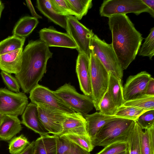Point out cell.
I'll use <instances>...</instances> for the list:
<instances>
[{"label":"cell","mask_w":154,"mask_h":154,"mask_svg":"<svg viewBox=\"0 0 154 154\" xmlns=\"http://www.w3.org/2000/svg\"><path fill=\"white\" fill-rule=\"evenodd\" d=\"M26 38L14 35L8 37L0 42V55L23 48Z\"/></svg>","instance_id":"obj_28"},{"label":"cell","mask_w":154,"mask_h":154,"mask_svg":"<svg viewBox=\"0 0 154 154\" xmlns=\"http://www.w3.org/2000/svg\"><path fill=\"white\" fill-rule=\"evenodd\" d=\"M34 141H33L22 151L18 154H33Z\"/></svg>","instance_id":"obj_42"},{"label":"cell","mask_w":154,"mask_h":154,"mask_svg":"<svg viewBox=\"0 0 154 154\" xmlns=\"http://www.w3.org/2000/svg\"><path fill=\"white\" fill-rule=\"evenodd\" d=\"M113 49L123 70L135 59L143 38L126 14L108 17Z\"/></svg>","instance_id":"obj_1"},{"label":"cell","mask_w":154,"mask_h":154,"mask_svg":"<svg viewBox=\"0 0 154 154\" xmlns=\"http://www.w3.org/2000/svg\"><path fill=\"white\" fill-rule=\"evenodd\" d=\"M144 94L154 96V79L151 77L146 87Z\"/></svg>","instance_id":"obj_39"},{"label":"cell","mask_w":154,"mask_h":154,"mask_svg":"<svg viewBox=\"0 0 154 154\" xmlns=\"http://www.w3.org/2000/svg\"><path fill=\"white\" fill-rule=\"evenodd\" d=\"M62 135L69 141L89 152L92 151L94 147L92 144L91 137L88 135L68 134Z\"/></svg>","instance_id":"obj_30"},{"label":"cell","mask_w":154,"mask_h":154,"mask_svg":"<svg viewBox=\"0 0 154 154\" xmlns=\"http://www.w3.org/2000/svg\"><path fill=\"white\" fill-rule=\"evenodd\" d=\"M138 55L143 57H148L152 60L154 55V27L152 28L150 32L145 39L139 50Z\"/></svg>","instance_id":"obj_33"},{"label":"cell","mask_w":154,"mask_h":154,"mask_svg":"<svg viewBox=\"0 0 154 154\" xmlns=\"http://www.w3.org/2000/svg\"><path fill=\"white\" fill-rule=\"evenodd\" d=\"M54 92L69 108L83 116L94 107L91 97L79 94L74 87L69 83H65Z\"/></svg>","instance_id":"obj_6"},{"label":"cell","mask_w":154,"mask_h":154,"mask_svg":"<svg viewBox=\"0 0 154 154\" xmlns=\"http://www.w3.org/2000/svg\"><path fill=\"white\" fill-rule=\"evenodd\" d=\"M108 72L109 79L108 90L116 106L118 108L122 106L125 101L123 97L121 79L110 72Z\"/></svg>","instance_id":"obj_23"},{"label":"cell","mask_w":154,"mask_h":154,"mask_svg":"<svg viewBox=\"0 0 154 154\" xmlns=\"http://www.w3.org/2000/svg\"><path fill=\"white\" fill-rule=\"evenodd\" d=\"M102 17L108 18L114 15L133 13L136 15L147 12L150 14L149 8L141 0H105L99 9Z\"/></svg>","instance_id":"obj_7"},{"label":"cell","mask_w":154,"mask_h":154,"mask_svg":"<svg viewBox=\"0 0 154 154\" xmlns=\"http://www.w3.org/2000/svg\"><path fill=\"white\" fill-rule=\"evenodd\" d=\"M36 7L44 16L55 24L66 29V17L57 14L53 8L50 0H37Z\"/></svg>","instance_id":"obj_20"},{"label":"cell","mask_w":154,"mask_h":154,"mask_svg":"<svg viewBox=\"0 0 154 154\" xmlns=\"http://www.w3.org/2000/svg\"><path fill=\"white\" fill-rule=\"evenodd\" d=\"M23 48L0 55V69L15 75L20 71Z\"/></svg>","instance_id":"obj_17"},{"label":"cell","mask_w":154,"mask_h":154,"mask_svg":"<svg viewBox=\"0 0 154 154\" xmlns=\"http://www.w3.org/2000/svg\"><path fill=\"white\" fill-rule=\"evenodd\" d=\"M54 10L58 15L66 17L74 16L69 7L66 0H50Z\"/></svg>","instance_id":"obj_36"},{"label":"cell","mask_w":154,"mask_h":154,"mask_svg":"<svg viewBox=\"0 0 154 154\" xmlns=\"http://www.w3.org/2000/svg\"><path fill=\"white\" fill-rule=\"evenodd\" d=\"M142 130L135 122L127 140L128 154H141L140 134Z\"/></svg>","instance_id":"obj_27"},{"label":"cell","mask_w":154,"mask_h":154,"mask_svg":"<svg viewBox=\"0 0 154 154\" xmlns=\"http://www.w3.org/2000/svg\"><path fill=\"white\" fill-rule=\"evenodd\" d=\"M41 121L48 133L59 135L63 130V123L68 113L49 106L37 104Z\"/></svg>","instance_id":"obj_10"},{"label":"cell","mask_w":154,"mask_h":154,"mask_svg":"<svg viewBox=\"0 0 154 154\" xmlns=\"http://www.w3.org/2000/svg\"><path fill=\"white\" fill-rule=\"evenodd\" d=\"M0 74L2 79L8 88L15 93L20 92V86L16 78L11 74L2 71Z\"/></svg>","instance_id":"obj_38"},{"label":"cell","mask_w":154,"mask_h":154,"mask_svg":"<svg viewBox=\"0 0 154 154\" xmlns=\"http://www.w3.org/2000/svg\"><path fill=\"white\" fill-rule=\"evenodd\" d=\"M4 7L5 6L4 3L1 0H0V18L2 12L4 8Z\"/></svg>","instance_id":"obj_43"},{"label":"cell","mask_w":154,"mask_h":154,"mask_svg":"<svg viewBox=\"0 0 154 154\" xmlns=\"http://www.w3.org/2000/svg\"><path fill=\"white\" fill-rule=\"evenodd\" d=\"M135 121L117 118L108 122L98 131L91 140L94 147H105L113 143L127 142Z\"/></svg>","instance_id":"obj_3"},{"label":"cell","mask_w":154,"mask_h":154,"mask_svg":"<svg viewBox=\"0 0 154 154\" xmlns=\"http://www.w3.org/2000/svg\"><path fill=\"white\" fill-rule=\"evenodd\" d=\"M27 5L29 10L32 17L36 19H42L41 16L38 14L36 12L30 0L26 1Z\"/></svg>","instance_id":"obj_40"},{"label":"cell","mask_w":154,"mask_h":154,"mask_svg":"<svg viewBox=\"0 0 154 154\" xmlns=\"http://www.w3.org/2000/svg\"><path fill=\"white\" fill-rule=\"evenodd\" d=\"M123 105L134 107L145 111L154 109V96L145 94L125 101Z\"/></svg>","instance_id":"obj_29"},{"label":"cell","mask_w":154,"mask_h":154,"mask_svg":"<svg viewBox=\"0 0 154 154\" xmlns=\"http://www.w3.org/2000/svg\"><path fill=\"white\" fill-rule=\"evenodd\" d=\"M21 123L35 133L41 135H48L40 119L37 105L31 102L28 104L22 116Z\"/></svg>","instance_id":"obj_15"},{"label":"cell","mask_w":154,"mask_h":154,"mask_svg":"<svg viewBox=\"0 0 154 154\" xmlns=\"http://www.w3.org/2000/svg\"><path fill=\"white\" fill-rule=\"evenodd\" d=\"M30 143L23 134L12 138L9 144L10 154H18L28 146Z\"/></svg>","instance_id":"obj_34"},{"label":"cell","mask_w":154,"mask_h":154,"mask_svg":"<svg viewBox=\"0 0 154 154\" xmlns=\"http://www.w3.org/2000/svg\"><path fill=\"white\" fill-rule=\"evenodd\" d=\"M40 40L48 47H58L77 49L73 40L66 33L57 31L53 27L44 28L39 32Z\"/></svg>","instance_id":"obj_13"},{"label":"cell","mask_w":154,"mask_h":154,"mask_svg":"<svg viewBox=\"0 0 154 154\" xmlns=\"http://www.w3.org/2000/svg\"><path fill=\"white\" fill-rule=\"evenodd\" d=\"M97 154H118L128 150L127 142L113 143L106 146Z\"/></svg>","instance_id":"obj_37"},{"label":"cell","mask_w":154,"mask_h":154,"mask_svg":"<svg viewBox=\"0 0 154 154\" xmlns=\"http://www.w3.org/2000/svg\"><path fill=\"white\" fill-rule=\"evenodd\" d=\"M76 72L80 87L84 95L91 97L89 57L85 54L79 53L76 66Z\"/></svg>","instance_id":"obj_14"},{"label":"cell","mask_w":154,"mask_h":154,"mask_svg":"<svg viewBox=\"0 0 154 154\" xmlns=\"http://www.w3.org/2000/svg\"><path fill=\"white\" fill-rule=\"evenodd\" d=\"M151 77V75L145 71L129 76L123 86L125 101L133 99L144 94L146 85Z\"/></svg>","instance_id":"obj_12"},{"label":"cell","mask_w":154,"mask_h":154,"mask_svg":"<svg viewBox=\"0 0 154 154\" xmlns=\"http://www.w3.org/2000/svg\"><path fill=\"white\" fill-rule=\"evenodd\" d=\"M55 136L57 143V154H90L62 135Z\"/></svg>","instance_id":"obj_24"},{"label":"cell","mask_w":154,"mask_h":154,"mask_svg":"<svg viewBox=\"0 0 154 154\" xmlns=\"http://www.w3.org/2000/svg\"><path fill=\"white\" fill-rule=\"evenodd\" d=\"M154 109L145 111L135 121L142 129H148L154 127Z\"/></svg>","instance_id":"obj_35"},{"label":"cell","mask_w":154,"mask_h":154,"mask_svg":"<svg viewBox=\"0 0 154 154\" xmlns=\"http://www.w3.org/2000/svg\"><path fill=\"white\" fill-rule=\"evenodd\" d=\"M69 7L78 20H81L86 15L92 7V0H66Z\"/></svg>","instance_id":"obj_25"},{"label":"cell","mask_w":154,"mask_h":154,"mask_svg":"<svg viewBox=\"0 0 154 154\" xmlns=\"http://www.w3.org/2000/svg\"><path fill=\"white\" fill-rule=\"evenodd\" d=\"M24 92L14 93L6 88H0V113L16 116L22 114L28 104Z\"/></svg>","instance_id":"obj_9"},{"label":"cell","mask_w":154,"mask_h":154,"mask_svg":"<svg viewBox=\"0 0 154 154\" xmlns=\"http://www.w3.org/2000/svg\"><path fill=\"white\" fill-rule=\"evenodd\" d=\"M33 154H57L55 136H40L34 141Z\"/></svg>","instance_id":"obj_21"},{"label":"cell","mask_w":154,"mask_h":154,"mask_svg":"<svg viewBox=\"0 0 154 154\" xmlns=\"http://www.w3.org/2000/svg\"><path fill=\"white\" fill-rule=\"evenodd\" d=\"M84 116L86 122L87 133L91 140L103 126L118 118L115 116L106 115L97 112L91 114H88Z\"/></svg>","instance_id":"obj_19"},{"label":"cell","mask_w":154,"mask_h":154,"mask_svg":"<svg viewBox=\"0 0 154 154\" xmlns=\"http://www.w3.org/2000/svg\"><path fill=\"white\" fill-rule=\"evenodd\" d=\"M117 109L107 90L100 102V112L106 115L114 116Z\"/></svg>","instance_id":"obj_32"},{"label":"cell","mask_w":154,"mask_h":154,"mask_svg":"<svg viewBox=\"0 0 154 154\" xmlns=\"http://www.w3.org/2000/svg\"><path fill=\"white\" fill-rule=\"evenodd\" d=\"M140 148L141 154H154V127L141 131Z\"/></svg>","instance_id":"obj_26"},{"label":"cell","mask_w":154,"mask_h":154,"mask_svg":"<svg viewBox=\"0 0 154 154\" xmlns=\"http://www.w3.org/2000/svg\"><path fill=\"white\" fill-rule=\"evenodd\" d=\"M52 55L49 47L40 39L29 42L22 52L20 71L15 75L24 93H29L38 85Z\"/></svg>","instance_id":"obj_2"},{"label":"cell","mask_w":154,"mask_h":154,"mask_svg":"<svg viewBox=\"0 0 154 154\" xmlns=\"http://www.w3.org/2000/svg\"><path fill=\"white\" fill-rule=\"evenodd\" d=\"M91 50L99 59L108 72L122 79L123 70L113 49L108 44L94 34L91 40Z\"/></svg>","instance_id":"obj_5"},{"label":"cell","mask_w":154,"mask_h":154,"mask_svg":"<svg viewBox=\"0 0 154 154\" xmlns=\"http://www.w3.org/2000/svg\"><path fill=\"white\" fill-rule=\"evenodd\" d=\"M146 111L136 107L122 105L118 108L114 116L135 121L139 116Z\"/></svg>","instance_id":"obj_31"},{"label":"cell","mask_w":154,"mask_h":154,"mask_svg":"<svg viewBox=\"0 0 154 154\" xmlns=\"http://www.w3.org/2000/svg\"><path fill=\"white\" fill-rule=\"evenodd\" d=\"M118 154H128V150Z\"/></svg>","instance_id":"obj_45"},{"label":"cell","mask_w":154,"mask_h":154,"mask_svg":"<svg viewBox=\"0 0 154 154\" xmlns=\"http://www.w3.org/2000/svg\"><path fill=\"white\" fill-rule=\"evenodd\" d=\"M150 9V15L152 17H154V0H141Z\"/></svg>","instance_id":"obj_41"},{"label":"cell","mask_w":154,"mask_h":154,"mask_svg":"<svg viewBox=\"0 0 154 154\" xmlns=\"http://www.w3.org/2000/svg\"><path fill=\"white\" fill-rule=\"evenodd\" d=\"M63 130L58 136L71 134L88 135L86 122L82 115L74 112L68 113L63 125Z\"/></svg>","instance_id":"obj_16"},{"label":"cell","mask_w":154,"mask_h":154,"mask_svg":"<svg viewBox=\"0 0 154 154\" xmlns=\"http://www.w3.org/2000/svg\"><path fill=\"white\" fill-rule=\"evenodd\" d=\"M21 123L17 116L4 115L0 125V138L4 141L11 139L22 130Z\"/></svg>","instance_id":"obj_18"},{"label":"cell","mask_w":154,"mask_h":154,"mask_svg":"<svg viewBox=\"0 0 154 154\" xmlns=\"http://www.w3.org/2000/svg\"><path fill=\"white\" fill-rule=\"evenodd\" d=\"M4 117V115L0 113V125L3 120Z\"/></svg>","instance_id":"obj_44"},{"label":"cell","mask_w":154,"mask_h":154,"mask_svg":"<svg viewBox=\"0 0 154 154\" xmlns=\"http://www.w3.org/2000/svg\"><path fill=\"white\" fill-rule=\"evenodd\" d=\"M91 98L96 110H99L100 102L108 90L109 72L98 58L91 51L89 56Z\"/></svg>","instance_id":"obj_4"},{"label":"cell","mask_w":154,"mask_h":154,"mask_svg":"<svg viewBox=\"0 0 154 154\" xmlns=\"http://www.w3.org/2000/svg\"><path fill=\"white\" fill-rule=\"evenodd\" d=\"M66 17V30L77 45L79 53L89 57L92 39L94 34L92 30L80 23L74 16Z\"/></svg>","instance_id":"obj_8"},{"label":"cell","mask_w":154,"mask_h":154,"mask_svg":"<svg viewBox=\"0 0 154 154\" xmlns=\"http://www.w3.org/2000/svg\"><path fill=\"white\" fill-rule=\"evenodd\" d=\"M29 93L31 102L36 105H48L67 113L75 112L55 94L54 91L47 87L38 84Z\"/></svg>","instance_id":"obj_11"},{"label":"cell","mask_w":154,"mask_h":154,"mask_svg":"<svg viewBox=\"0 0 154 154\" xmlns=\"http://www.w3.org/2000/svg\"><path fill=\"white\" fill-rule=\"evenodd\" d=\"M38 22V19L32 17H23L15 25L12 31L13 35L26 38L32 32Z\"/></svg>","instance_id":"obj_22"}]
</instances>
